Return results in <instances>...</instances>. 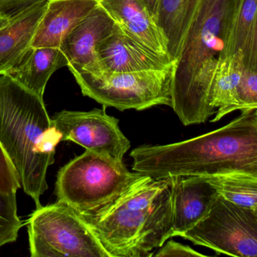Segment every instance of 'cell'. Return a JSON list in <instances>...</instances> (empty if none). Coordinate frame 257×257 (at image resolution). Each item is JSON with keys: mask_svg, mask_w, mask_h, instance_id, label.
<instances>
[{"mask_svg": "<svg viewBox=\"0 0 257 257\" xmlns=\"http://www.w3.org/2000/svg\"><path fill=\"white\" fill-rule=\"evenodd\" d=\"M243 68L241 51L228 57L218 65L210 90V104L215 112L211 122H216L227 114L239 109L237 87Z\"/></svg>", "mask_w": 257, "mask_h": 257, "instance_id": "ac0fdd59", "label": "cell"}, {"mask_svg": "<svg viewBox=\"0 0 257 257\" xmlns=\"http://www.w3.org/2000/svg\"><path fill=\"white\" fill-rule=\"evenodd\" d=\"M172 70L73 75L83 95L103 107L142 111L161 105L171 106Z\"/></svg>", "mask_w": 257, "mask_h": 257, "instance_id": "52a82bcc", "label": "cell"}, {"mask_svg": "<svg viewBox=\"0 0 257 257\" xmlns=\"http://www.w3.org/2000/svg\"><path fill=\"white\" fill-rule=\"evenodd\" d=\"M98 4L129 37L169 57L166 40L158 26L159 0H98Z\"/></svg>", "mask_w": 257, "mask_h": 257, "instance_id": "8fae6325", "label": "cell"}, {"mask_svg": "<svg viewBox=\"0 0 257 257\" xmlns=\"http://www.w3.org/2000/svg\"><path fill=\"white\" fill-rule=\"evenodd\" d=\"M105 109L63 110L54 115L52 125L60 141H72L85 150L122 162L131 142L121 132L119 120Z\"/></svg>", "mask_w": 257, "mask_h": 257, "instance_id": "9c48e42d", "label": "cell"}, {"mask_svg": "<svg viewBox=\"0 0 257 257\" xmlns=\"http://www.w3.org/2000/svg\"><path fill=\"white\" fill-rule=\"evenodd\" d=\"M76 213L110 257H152L172 237L171 183L143 174L113 201Z\"/></svg>", "mask_w": 257, "mask_h": 257, "instance_id": "3957f363", "label": "cell"}, {"mask_svg": "<svg viewBox=\"0 0 257 257\" xmlns=\"http://www.w3.org/2000/svg\"><path fill=\"white\" fill-rule=\"evenodd\" d=\"M115 26V21L98 5L68 34L60 49L72 73L95 75L107 71L97 53V46L110 35Z\"/></svg>", "mask_w": 257, "mask_h": 257, "instance_id": "30bf717a", "label": "cell"}, {"mask_svg": "<svg viewBox=\"0 0 257 257\" xmlns=\"http://www.w3.org/2000/svg\"><path fill=\"white\" fill-rule=\"evenodd\" d=\"M241 0H201L174 63L171 105L185 126L215 115L210 90L218 65L226 59L228 36Z\"/></svg>", "mask_w": 257, "mask_h": 257, "instance_id": "7a4b0ae2", "label": "cell"}, {"mask_svg": "<svg viewBox=\"0 0 257 257\" xmlns=\"http://www.w3.org/2000/svg\"><path fill=\"white\" fill-rule=\"evenodd\" d=\"M239 110L257 109V66L243 64L237 87Z\"/></svg>", "mask_w": 257, "mask_h": 257, "instance_id": "7402d4cb", "label": "cell"}, {"mask_svg": "<svg viewBox=\"0 0 257 257\" xmlns=\"http://www.w3.org/2000/svg\"><path fill=\"white\" fill-rule=\"evenodd\" d=\"M22 227L16 193L0 192V247L16 241Z\"/></svg>", "mask_w": 257, "mask_h": 257, "instance_id": "44dd1931", "label": "cell"}, {"mask_svg": "<svg viewBox=\"0 0 257 257\" xmlns=\"http://www.w3.org/2000/svg\"><path fill=\"white\" fill-rule=\"evenodd\" d=\"M199 177L224 199L257 211V174L237 171Z\"/></svg>", "mask_w": 257, "mask_h": 257, "instance_id": "ffe728a7", "label": "cell"}, {"mask_svg": "<svg viewBox=\"0 0 257 257\" xmlns=\"http://www.w3.org/2000/svg\"><path fill=\"white\" fill-rule=\"evenodd\" d=\"M201 0H159L158 26L168 45V56L175 63L185 37Z\"/></svg>", "mask_w": 257, "mask_h": 257, "instance_id": "e0dca14e", "label": "cell"}, {"mask_svg": "<svg viewBox=\"0 0 257 257\" xmlns=\"http://www.w3.org/2000/svg\"><path fill=\"white\" fill-rule=\"evenodd\" d=\"M130 157L133 171L155 179L257 174V109L242 110L226 125L192 139L140 146Z\"/></svg>", "mask_w": 257, "mask_h": 257, "instance_id": "6da1fadb", "label": "cell"}, {"mask_svg": "<svg viewBox=\"0 0 257 257\" xmlns=\"http://www.w3.org/2000/svg\"><path fill=\"white\" fill-rule=\"evenodd\" d=\"M20 188L17 172L0 144V192L16 193Z\"/></svg>", "mask_w": 257, "mask_h": 257, "instance_id": "603a6c76", "label": "cell"}, {"mask_svg": "<svg viewBox=\"0 0 257 257\" xmlns=\"http://www.w3.org/2000/svg\"><path fill=\"white\" fill-rule=\"evenodd\" d=\"M231 256H257V211L218 196L210 211L181 236Z\"/></svg>", "mask_w": 257, "mask_h": 257, "instance_id": "ba28073f", "label": "cell"}, {"mask_svg": "<svg viewBox=\"0 0 257 257\" xmlns=\"http://www.w3.org/2000/svg\"><path fill=\"white\" fill-rule=\"evenodd\" d=\"M68 65L60 49L30 46L4 75H8L27 89L43 97L52 75Z\"/></svg>", "mask_w": 257, "mask_h": 257, "instance_id": "9a60e30c", "label": "cell"}, {"mask_svg": "<svg viewBox=\"0 0 257 257\" xmlns=\"http://www.w3.org/2000/svg\"><path fill=\"white\" fill-rule=\"evenodd\" d=\"M179 256H207V255L197 252L191 246L179 243L174 240H166L156 252L152 254V257Z\"/></svg>", "mask_w": 257, "mask_h": 257, "instance_id": "cb8c5ba5", "label": "cell"}, {"mask_svg": "<svg viewBox=\"0 0 257 257\" xmlns=\"http://www.w3.org/2000/svg\"><path fill=\"white\" fill-rule=\"evenodd\" d=\"M28 230L32 257H110L88 224L62 201L37 207Z\"/></svg>", "mask_w": 257, "mask_h": 257, "instance_id": "8992f818", "label": "cell"}, {"mask_svg": "<svg viewBox=\"0 0 257 257\" xmlns=\"http://www.w3.org/2000/svg\"><path fill=\"white\" fill-rule=\"evenodd\" d=\"M257 0H241L228 36L226 57L241 51L243 64L257 66Z\"/></svg>", "mask_w": 257, "mask_h": 257, "instance_id": "d6986e66", "label": "cell"}, {"mask_svg": "<svg viewBox=\"0 0 257 257\" xmlns=\"http://www.w3.org/2000/svg\"><path fill=\"white\" fill-rule=\"evenodd\" d=\"M41 1L43 0H0V14L13 19Z\"/></svg>", "mask_w": 257, "mask_h": 257, "instance_id": "d4e9b609", "label": "cell"}, {"mask_svg": "<svg viewBox=\"0 0 257 257\" xmlns=\"http://www.w3.org/2000/svg\"><path fill=\"white\" fill-rule=\"evenodd\" d=\"M49 2L38 3L0 29V75L5 74L31 46Z\"/></svg>", "mask_w": 257, "mask_h": 257, "instance_id": "2e32d148", "label": "cell"}, {"mask_svg": "<svg viewBox=\"0 0 257 257\" xmlns=\"http://www.w3.org/2000/svg\"><path fill=\"white\" fill-rule=\"evenodd\" d=\"M167 178L171 183L172 198V237H181L208 213L219 195L199 177Z\"/></svg>", "mask_w": 257, "mask_h": 257, "instance_id": "4fadbf2b", "label": "cell"}, {"mask_svg": "<svg viewBox=\"0 0 257 257\" xmlns=\"http://www.w3.org/2000/svg\"><path fill=\"white\" fill-rule=\"evenodd\" d=\"M59 142L43 97L0 75V144L37 207L48 189L46 174Z\"/></svg>", "mask_w": 257, "mask_h": 257, "instance_id": "277c9868", "label": "cell"}, {"mask_svg": "<svg viewBox=\"0 0 257 257\" xmlns=\"http://www.w3.org/2000/svg\"><path fill=\"white\" fill-rule=\"evenodd\" d=\"M142 175L123 162L85 150L58 171L57 201L77 212L89 211L113 201Z\"/></svg>", "mask_w": 257, "mask_h": 257, "instance_id": "5b68a950", "label": "cell"}, {"mask_svg": "<svg viewBox=\"0 0 257 257\" xmlns=\"http://www.w3.org/2000/svg\"><path fill=\"white\" fill-rule=\"evenodd\" d=\"M97 51L106 70L113 73L165 70L174 65L169 57L138 43L116 24L110 35L99 43Z\"/></svg>", "mask_w": 257, "mask_h": 257, "instance_id": "7c38bea8", "label": "cell"}, {"mask_svg": "<svg viewBox=\"0 0 257 257\" xmlns=\"http://www.w3.org/2000/svg\"><path fill=\"white\" fill-rule=\"evenodd\" d=\"M98 5V0H49L31 46L60 49L64 39Z\"/></svg>", "mask_w": 257, "mask_h": 257, "instance_id": "5bb4252c", "label": "cell"}]
</instances>
